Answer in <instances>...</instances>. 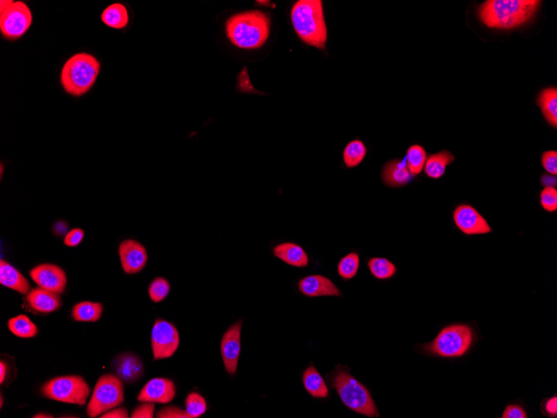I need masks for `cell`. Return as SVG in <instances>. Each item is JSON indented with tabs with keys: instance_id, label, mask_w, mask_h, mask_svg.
I'll list each match as a JSON object with an SVG mask.
<instances>
[{
	"instance_id": "1",
	"label": "cell",
	"mask_w": 557,
	"mask_h": 418,
	"mask_svg": "<svg viewBox=\"0 0 557 418\" xmlns=\"http://www.w3.org/2000/svg\"><path fill=\"white\" fill-rule=\"evenodd\" d=\"M541 3L538 0H487L478 8V16L489 28L513 29L533 18Z\"/></svg>"
},
{
	"instance_id": "2",
	"label": "cell",
	"mask_w": 557,
	"mask_h": 418,
	"mask_svg": "<svg viewBox=\"0 0 557 418\" xmlns=\"http://www.w3.org/2000/svg\"><path fill=\"white\" fill-rule=\"evenodd\" d=\"M225 31L234 45L244 49L261 48L270 36V20L265 13L250 10L234 15L225 23Z\"/></svg>"
},
{
	"instance_id": "3",
	"label": "cell",
	"mask_w": 557,
	"mask_h": 418,
	"mask_svg": "<svg viewBox=\"0 0 557 418\" xmlns=\"http://www.w3.org/2000/svg\"><path fill=\"white\" fill-rule=\"evenodd\" d=\"M330 386L350 410L367 417H379L375 401L367 387L353 377L347 366L337 365L328 376Z\"/></svg>"
},
{
	"instance_id": "4",
	"label": "cell",
	"mask_w": 557,
	"mask_h": 418,
	"mask_svg": "<svg viewBox=\"0 0 557 418\" xmlns=\"http://www.w3.org/2000/svg\"><path fill=\"white\" fill-rule=\"evenodd\" d=\"M291 19L297 36L306 45L324 49L327 27L321 0H300L292 7Z\"/></svg>"
},
{
	"instance_id": "5",
	"label": "cell",
	"mask_w": 557,
	"mask_h": 418,
	"mask_svg": "<svg viewBox=\"0 0 557 418\" xmlns=\"http://www.w3.org/2000/svg\"><path fill=\"white\" fill-rule=\"evenodd\" d=\"M100 72V63L92 54L79 53L63 65L61 82L68 94L80 97L86 95L95 84Z\"/></svg>"
},
{
	"instance_id": "6",
	"label": "cell",
	"mask_w": 557,
	"mask_h": 418,
	"mask_svg": "<svg viewBox=\"0 0 557 418\" xmlns=\"http://www.w3.org/2000/svg\"><path fill=\"white\" fill-rule=\"evenodd\" d=\"M473 328L466 324H452L444 327L431 343L420 347L425 353L442 358L464 356L474 343Z\"/></svg>"
},
{
	"instance_id": "7",
	"label": "cell",
	"mask_w": 557,
	"mask_h": 418,
	"mask_svg": "<svg viewBox=\"0 0 557 418\" xmlns=\"http://www.w3.org/2000/svg\"><path fill=\"white\" fill-rule=\"evenodd\" d=\"M41 392L45 398L57 402L84 406L91 395V387L80 376H61L46 382Z\"/></svg>"
},
{
	"instance_id": "8",
	"label": "cell",
	"mask_w": 557,
	"mask_h": 418,
	"mask_svg": "<svg viewBox=\"0 0 557 418\" xmlns=\"http://www.w3.org/2000/svg\"><path fill=\"white\" fill-rule=\"evenodd\" d=\"M125 402L124 384L118 376L106 374L98 380L86 408L89 417H97Z\"/></svg>"
},
{
	"instance_id": "9",
	"label": "cell",
	"mask_w": 557,
	"mask_h": 418,
	"mask_svg": "<svg viewBox=\"0 0 557 418\" xmlns=\"http://www.w3.org/2000/svg\"><path fill=\"white\" fill-rule=\"evenodd\" d=\"M32 21L31 8L24 2L10 1L0 10V31L6 40L20 39L31 28Z\"/></svg>"
},
{
	"instance_id": "10",
	"label": "cell",
	"mask_w": 557,
	"mask_h": 418,
	"mask_svg": "<svg viewBox=\"0 0 557 418\" xmlns=\"http://www.w3.org/2000/svg\"><path fill=\"white\" fill-rule=\"evenodd\" d=\"M180 334L171 323L157 319L151 332V348L155 360L171 357L180 346Z\"/></svg>"
},
{
	"instance_id": "11",
	"label": "cell",
	"mask_w": 557,
	"mask_h": 418,
	"mask_svg": "<svg viewBox=\"0 0 557 418\" xmlns=\"http://www.w3.org/2000/svg\"><path fill=\"white\" fill-rule=\"evenodd\" d=\"M455 225L466 235H479L491 233L492 228L486 218L469 204L458 205L452 214Z\"/></svg>"
},
{
	"instance_id": "12",
	"label": "cell",
	"mask_w": 557,
	"mask_h": 418,
	"mask_svg": "<svg viewBox=\"0 0 557 418\" xmlns=\"http://www.w3.org/2000/svg\"><path fill=\"white\" fill-rule=\"evenodd\" d=\"M31 277L40 288L62 294L67 286V276L59 265L45 263L37 265L31 271Z\"/></svg>"
},
{
	"instance_id": "13",
	"label": "cell",
	"mask_w": 557,
	"mask_h": 418,
	"mask_svg": "<svg viewBox=\"0 0 557 418\" xmlns=\"http://www.w3.org/2000/svg\"><path fill=\"white\" fill-rule=\"evenodd\" d=\"M242 320L234 324L225 332L221 341V356L225 370L229 375L236 373L241 350Z\"/></svg>"
},
{
	"instance_id": "14",
	"label": "cell",
	"mask_w": 557,
	"mask_h": 418,
	"mask_svg": "<svg viewBox=\"0 0 557 418\" xmlns=\"http://www.w3.org/2000/svg\"><path fill=\"white\" fill-rule=\"evenodd\" d=\"M119 255L123 270L130 275L142 272L147 264L146 249L137 240L129 239L122 242L119 247Z\"/></svg>"
},
{
	"instance_id": "15",
	"label": "cell",
	"mask_w": 557,
	"mask_h": 418,
	"mask_svg": "<svg viewBox=\"0 0 557 418\" xmlns=\"http://www.w3.org/2000/svg\"><path fill=\"white\" fill-rule=\"evenodd\" d=\"M176 394V387L171 380L156 378L151 379L144 386L137 399L140 403L167 404L172 402Z\"/></svg>"
},
{
	"instance_id": "16",
	"label": "cell",
	"mask_w": 557,
	"mask_h": 418,
	"mask_svg": "<svg viewBox=\"0 0 557 418\" xmlns=\"http://www.w3.org/2000/svg\"><path fill=\"white\" fill-rule=\"evenodd\" d=\"M298 287L300 293L308 297H342V295L330 279L321 275L302 278Z\"/></svg>"
},
{
	"instance_id": "17",
	"label": "cell",
	"mask_w": 557,
	"mask_h": 418,
	"mask_svg": "<svg viewBox=\"0 0 557 418\" xmlns=\"http://www.w3.org/2000/svg\"><path fill=\"white\" fill-rule=\"evenodd\" d=\"M381 178L387 187L399 188L410 184L415 176L407 167L406 160L394 159L382 168Z\"/></svg>"
},
{
	"instance_id": "18",
	"label": "cell",
	"mask_w": 557,
	"mask_h": 418,
	"mask_svg": "<svg viewBox=\"0 0 557 418\" xmlns=\"http://www.w3.org/2000/svg\"><path fill=\"white\" fill-rule=\"evenodd\" d=\"M26 302L31 309L44 314H52L62 306V300L59 294L40 288L39 286L29 291Z\"/></svg>"
},
{
	"instance_id": "19",
	"label": "cell",
	"mask_w": 557,
	"mask_h": 418,
	"mask_svg": "<svg viewBox=\"0 0 557 418\" xmlns=\"http://www.w3.org/2000/svg\"><path fill=\"white\" fill-rule=\"evenodd\" d=\"M114 370L119 378L128 383L135 382L142 377L144 366L142 360L134 354L120 355L114 362Z\"/></svg>"
},
{
	"instance_id": "20",
	"label": "cell",
	"mask_w": 557,
	"mask_h": 418,
	"mask_svg": "<svg viewBox=\"0 0 557 418\" xmlns=\"http://www.w3.org/2000/svg\"><path fill=\"white\" fill-rule=\"evenodd\" d=\"M276 258L291 267L303 268L309 265V256L304 248L292 242L278 244L273 248Z\"/></svg>"
},
{
	"instance_id": "21",
	"label": "cell",
	"mask_w": 557,
	"mask_h": 418,
	"mask_svg": "<svg viewBox=\"0 0 557 418\" xmlns=\"http://www.w3.org/2000/svg\"><path fill=\"white\" fill-rule=\"evenodd\" d=\"M0 283L2 286L20 294L27 295L31 291V285L27 279L18 270L3 260L0 261Z\"/></svg>"
},
{
	"instance_id": "22",
	"label": "cell",
	"mask_w": 557,
	"mask_h": 418,
	"mask_svg": "<svg viewBox=\"0 0 557 418\" xmlns=\"http://www.w3.org/2000/svg\"><path fill=\"white\" fill-rule=\"evenodd\" d=\"M304 387L314 398L324 399L329 396V388L325 379L314 365H310L303 373L302 378Z\"/></svg>"
},
{
	"instance_id": "23",
	"label": "cell",
	"mask_w": 557,
	"mask_h": 418,
	"mask_svg": "<svg viewBox=\"0 0 557 418\" xmlns=\"http://www.w3.org/2000/svg\"><path fill=\"white\" fill-rule=\"evenodd\" d=\"M455 162V156L448 150H441L429 156L425 164V174L429 178L437 180L445 174L446 168Z\"/></svg>"
},
{
	"instance_id": "24",
	"label": "cell",
	"mask_w": 557,
	"mask_h": 418,
	"mask_svg": "<svg viewBox=\"0 0 557 418\" xmlns=\"http://www.w3.org/2000/svg\"><path fill=\"white\" fill-rule=\"evenodd\" d=\"M537 104L542 109V115L551 127H557V90L556 88H547L540 93Z\"/></svg>"
},
{
	"instance_id": "25",
	"label": "cell",
	"mask_w": 557,
	"mask_h": 418,
	"mask_svg": "<svg viewBox=\"0 0 557 418\" xmlns=\"http://www.w3.org/2000/svg\"><path fill=\"white\" fill-rule=\"evenodd\" d=\"M103 305L100 302H82L72 309V318L79 323H96L103 314Z\"/></svg>"
},
{
	"instance_id": "26",
	"label": "cell",
	"mask_w": 557,
	"mask_h": 418,
	"mask_svg": "<svg viewBox=\"0 0 557 418\" xmlns=\"http://www.w3.org/2000/svg\"><path fill=\"white\" fill-rule=\"evenodd\" d=\"M101 20L108 27L114 29H125L129 23V15L124 4H112L102 13Z\"/></svg>"
},
{
	"instance_id": "27",
	"label": "cell",
	"mask_w": 557,
	"mask_h": 418,
	"mask_svg": "<svg viewBox=\"0 0 557 418\" xmlns=\"http://www.w3.org/2000/svg\"><path fill=\"white\" fill-rule=\"evenodd\" d=\"M8 326L13 334L21 339H32L39 332L36 325L25 315L16 316L10 319Z\"/></svg>"
},
{
	"instance_id": "28",
	"label": "cell",
	"mask_w": 557,
	"mask_h": 418,
	"mask_svg": "<svg viewBox=\"0 0 557 418\" xmlns=\"http://www.w3.org/2000/svg\"><path fill=\"white\" fill-rule=\"evenodd\" d=\"M367 154V146L360 139H355L347 144L344 149V163L348 168H355L363 162Z\"/></svg>"
},
{
	"instance_id": "29",
	"label": "cell",
	"mask_w": 557,
	"mask_h": 418,
	"mask_svg": "<svg viewBox=\"0 0 557 418\" xmlns=\"http://www.w3.org/2000/svg\"><path fill=\"white\" fill-rule=\"evenodd\" d=\"M368 268L372 275L378 280H388L397 272L395 265L384 257H373L369 259Z\"/></svg>"
},
{
	"instance_id": "30",
	"label": "cell",
	"mask_w": 557,
	"mask_h": 418,
	"mask_svg": "<svg viewBox=\"0 0 557 418\" xmlns=\"http://www.w3.org/2000/svg\"><path fill=\"white\" fill-rule=\"evenodd\" d=\"M427 159V150L420 145H413L407 150L405 157L408 169L415 177L420 174Z\"/></svg>"
},
{
	"instance_id": "31",
	"label": "cell",
	"mask_w": 557,
	"mask_h": 418,
	"mask_svg": "<svg viewBox=\"0 0 557 418\" xmlns=\"http://www.w3.org/2000/svg\"><path fill=\"white\" fill-rule=\"evenodd\" d=\"M360 268V256L358 253L351 252L342 257L337 265L339 276L344 281H350L355 278Z\"/></svg>"
},
{
	"instance_id": "32",
	"label": "cell",
	"mask_w": 557,
	"mask_h": 418,
	"mask_svg": "<svg viewBox=\"0 0 557 418\" xmlns=\"http://www.w3.org/2000/svg\"><path fill=\"white\" fill-rule=\"evenodd\" d=\"M207 403L205 398L197 392H191L185 400V411L190 418H197L205 415Z\"/></svg>"
},
{
	"instance_id": "33",
	"label": "cell",
	"mask_w": 557,
	"mask_h": 418,
	"mask_svg": "<svg viewBox=\"0 0 557 418\" xmlns=\"http://www.w3.org/2000/svg\"><path fill=\"white\" fill-rule=\"evenodd\" d=\"M171 291L169 282L163 277H157L148 286V293L152 302L159 303L168 297Z\"/></svg>"
},
{
	"instance_id": "34",
	"label": "cell",
	"mask_w": 557,
	"mask_h": 418,
	"mask_svg": "<svg viewBox=\"0 0 557 418\" xmlns=\"http://www.w3.org/2000/svg\"><path fill=\"white\" fill-rule=\"evenodd\" d=\"M540 203L547 212H555L557 210V191L555 187H546L540 194Z\"/></svg>"
},
{
	"instance_id": "35",
	"label": "cell",
	"mask_w": 557,
	"mask_h": 418,
	"mask_svg": "<svg viewBox=\"0 0 557 418\" xmlns=\"http://www.w3.org/2000/svg\"><path fill=\"white\" fill-rule=\"evenodd\" d=\"M542 167L550 175L556 176L557 175V152L556 150H547L544 152L542 156Z\"/></svg>"
},
{
	"instance_id": "36",
	"label": "cell",
	"mask_w": 557,
	"mask_h": 418,
	"mask_svg": "<svg viewBox=\"0 0 557 418\" xmlns=\"http://www.w3.org/2000/svg\"><path fill=\"white\" fill-rule=\"evenodd\" d=\"M155 403L144 402L135 408L132 412V418H152L154 417Z\"/></svg>"
},
{
	"instance_id": "37",
	"label": "cell",
	"mask_w": 557,
	"mask_h": 418,
	"mask_svg": "<svg viewBox=\"0 0 557 418\" xmlns=\"http://www.w3.org/2000/svg\"><path fill=\"white\" fill-rule=\"evenodd\" d=\"M156 417L158 418H190L185 410L176 406H169L160 409L157 412Z\"/></svg>"
},
{
	"instance_id": "38",
	"label": "cell",
	"mask_w": 557,
	"mask_h": 418,
	"mask_svg": "<svg viewBox=\"0 0 557 418\" xmlns=\"http://www.w3.org/2000/svg\"><path fill=\"white\" fill-rule=\"evenodd\" d=\"M84 238V231L80 228H75V229L70 231L66 235L65 243L66 246L70 247H75L79 246Z\"/></svg>"
},
{
	"instance_id": "39",
	"label": "cell",
	"mask_w": 557,
	"mask_h": 418,
	"mask_svg": "<svg viewBox=\"0 0 557 418\" xmlns=\"http://www.w3.org/2000/svg\"><path fill=\"white\" fill-rule=\"evenodd\" d=\"M503 418H526L527 412L525 408L519 404H510L505 408Z\"/></svg>"
},
{
	"instance_id": "40",
	"label": "cell",
	"mask_w": 557,
	"mask_h": 418,
	"mask_svg": "<svg viewBox=\"0 0 557 418\" xmlns=\"http://www.w3.org/2000/svg\"><path fill=\"white\" fill-rule=\"evenodd\" d=\"M542 412L544 415L549 417H557V396L554 395L550 398L543 401L542 404Z\"/></svg>"
},
{
	"instance_id": "41",
	"label": "cell",
	"mask_w": 557,
	"mask_h": 418,
	"mask_svg": "<svg viewBox=\"0 0 557 418\" xmlns=\"http://www.w3.org/2000/svg\"><path fill=\"white\" fill-rule=\"evenodd\" d=\"M101 418H128L129 412L125 408H114L102 415Z\"/></svg>"
},
{
	"instance_id": "42",
	"label": "cell",
	"mask_w": 557,
	"mask_h": 418,
	"mask_svg": "<svg viewBox=\"0 0 557 418\" xmlns=\"http://www.w3.org/2000/svg\"><path fill=\"white\" fill-rule=\"evenodd\" d=\"M8 373V365L6 362L1 361L0 362V383L3 384L4 380L6 378Z\"/></svg>"
},
{
	"instance_id": "43",
	"label": "cell",
	"mask_w": 557,
	"mask_h": 418,
	"mask_svg": "<svg viewBox=\"0 0 557 418\" xmlns=\"http://www.w3.org/2000/svg\"><path fill=\"white\" fill-rule=\"evenodd\" d=\"M33 417H35V418H51V417H53V416H51L49 415H47V413H38V415L33 416Z\"/></svg>"
},
{
	"instance_id": "44",
	"label": "cell",
	"mask_w": 557,
	"mask_h": 418,
	"mask_svg": "<svg viewBox=\"0 0 557 418\" xmlns=\"http://www.w3.org/2000/svg\"><path fill=\"white\" fill-rule=\"evenodd\" d=\"M3 398H2V396H1V408L3 407Z\"/></svg>"
}]
</instances>
